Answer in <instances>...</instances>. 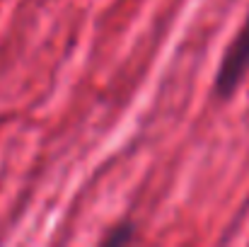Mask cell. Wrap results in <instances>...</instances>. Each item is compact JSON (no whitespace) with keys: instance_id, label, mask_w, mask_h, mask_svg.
Here are the masks:
<instances>
[{"instance_id":"cell-1","label":"cell","mask_w":249,"mask_h":247,"mask_svg":"<svg viewBox=\"0 0 249 247\" xmlns=\"http://www.w3.org/2000/svg\"><path fill=\"white\" fill-rule=\"evenodd\" d=\"M249 73V15L245 24L240 27L237 37L232 39V44L225 49V56L218 66V76H215V95L218 97H230L240 82L245 80Z\"/></svg>"}]
</instances>
